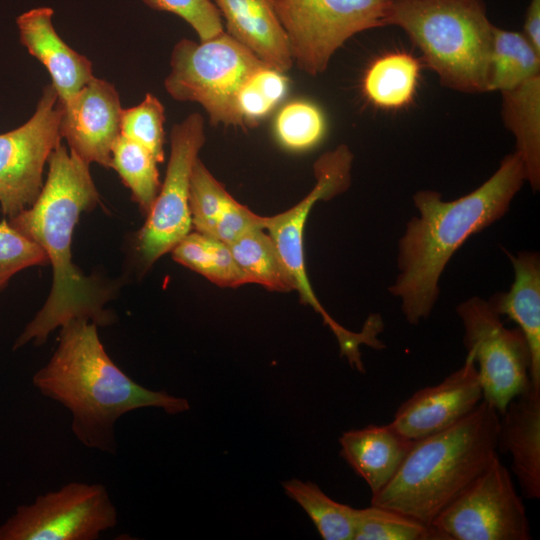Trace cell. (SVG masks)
<instances>
[{
    "label": "cell",
    "instance_id": "6da1fadb",
    "mask_svg": "<svg viewBox=\"0 0 540 540\" xmlns=\"http://www.w3.org/2000/svg\"><path fill=\"white\" fill-rule=\"evenodd\" d=\"M47 162L48 176L38 198L9 220L47 255L53 270L52 289L44 306L17 337L13 350L29 342L43 344L53 330L71 319L85 318L97 326L112 321L103 309L105 296L71 259L74 226L80 214L99 201L89 163L61 143Z\"/></svg>",
    "mask_w": 540,
    "mask_h": 540
},
{
    "label": "cell",
    "instance_id": "7a4b0ae2",
    "mask_svg": "<svg viewBox=\"0 0 540 540\" xmlns=\"http://www.w3.org/2000/svg\"><path fill=\"white\" fill-rule=\"evenodd\" d=\"M525 182L524 163L514 151L481 186L456 200L444 201L435 190L414 194L419 216L407 222L399 240V274L389 287L408 323L418 325L430 316L451 257L470 236L506 214Z\"/></svg>",
    "mask_w": 540,
    "mask_h": 540
},
{
    "label": "cell",
    "instance_id": "3957f363",
    "mask_svg": "<svg viewBox=\"0 0 540 540\" xmlns=\"http://www.w3.org/2000/svg\"><path fill=\"white\" fill-rule=\"evenodd\" d=\"M32 382L70 411L72 432L82 445L110 454L117 452L115 424L124 414L148 407L171 415L190 409L187 399L132 380L105 351L97 324L85 318L61 326L56 350Z\"/></svg>",
    "mask_w": 540,
    "mask_h": 540
},
{
    "label": "cell",
    "instance_id": "277c9868",
    "mask_svg": "<svg viewBox=\"0 0 540 540\" xmlns=\"http://www.w3.org/2000/svg\"><path fill=\"white\" fill-rule=\"evenodd\" d=\"M499 413L482 400L452 426L413 442L371 504L431 525L497 455Z\"/></svg>",
    "mask_w": 540,
    "mask_h": 540
},
{
    "label": "cell",
    "instance_id": "5b68a950",
    "mask_svg": "<svg viewBox=\"0 0 540 540\" xmlns=\"http://www.w3.org/2000/svg\"><path fill=\"white\" fill-rule=\"evenodd\" d=\"M390 25L407 34L441 85L488 92L494 25L483 0H391Z\"/></svg>",
    "mask_w": 540,
    "mask_h": 540
},
{
    "label": "cell",
    "instance_id": "8992f818",
    "mask_svg": "<svg viewBox=\"0 0 540 540\" xmlns=\"http://www.w3.org/2000/svg\"><path fill=\"white\" fill-rule=\"evenodd\" d=\"M353 153L345 144L322 154L314 163L316 183L299 203L283 213L264 217V228L272 238L277 250L291 275L295 290L301 301L320 314L324 324L334 333L341 355L349 364L363 372L360 346L368 345L380 349L383 343L377 339L381 329L377 322L367 319L360 332H352L337 323L324 309L308 280L303 250V232L313 205L320 200H329L345 192L351 184Z\"/></svg>",
    "mask_w": 540,
    "mask_h": 540
},
{
    "label": "cell",
    "instance_id": "52a82bcc",
    "mask_svg": "<svg viewBox=\"0 0 540 540\" xmlns=\"http://www.w3.org/2000/svg\"><path fill=\"white\" fill-rule=\"evenodd\" d=\"M170 66L164 87L174 100L199 103L211 125L247 128L238 93L254 73L268 66L248 48L226 31L200 42L184 38L173 47Z\"/></svg>",
    "mask_w": 540,
    "mask_h": 540
},
{
    "label": "cell",
    "instance_id": "ba28073f",
    "mask_svg": "<svg viewBox=\"0 0 540 540\" xmlns=\"http://www.w3.org/2000/svg\"><path fill=\"white\" fill-rule=\"evenodd\" d=\"M391 0H273L293 64L317 76L353 35L386 26Z\"/></svg>",
    "mask_w": 540,
    "mask_h": 540
},
{
    "label": "cell",
    "instance_id": "9c48e42d",
    "mask_svg": "<svg viewBox=\"0 0 540 540\" xmlns=\"http://www.w3.org/2000/svg\"><path fill=\"white\" fill-rule=\"evenodd\" d=\"M463 325V344L474 357L483 400L499 415L530 382L531 356L517 328L504 326L487 300L474 296L456 308Z\"/></svg>",
    "mask_w": 540,
    "mask_h": 540
},
{
    "label": "cell",
    "instance_id": "30bf717a",
    "mask_svg": "<svg viewBox=\"0 0 540 540\" xmlns=\"http://www.w3.org/2000/svg\"><path fill=\"white\" fill-rule=\"evenodd\" d=\"M443 540H530V525L511 474L496 455L432 521Z\"/></svg>",
    "mask_w": 540,
    "mask_h": 540
},
{
    "label": "cell",
    "instance_id": "8fae6325",
    "mask_svg": "<svg viewBox=\"0 0 540 540\" xmlns=\"http://www.w3.org/2000/svg\"><path fill=\"white\" fill-rule=\"evenodd\" d=\"M117 518L104 485L70 482L17 506L0 525V540H96Z\"/></svg>",
    "mask_w": 540,
    "mask_h": 540
},
{
    "label": "cell",
    "instance_id": "7c38bea8",
    "mask_svg": "<svg viewBox=\"0 0 540 540\" xmlns=\"http://www.w3.org/2000/svg\"><path fill=\"white\" fill-rule=\"evenodd\" d=\"M62 105L52 84L43 88L36 110L23 125L0 134V205L12 219L34 204L43 169L61 143Z\"/></svg>",
    "mask_w": 540,
    "mask_h": 540
},
{
    "label": "cell",
    "instance_id": "4fadbf2b",
    "mask_svg": "<svg viewBox=\"0 0 540 540\" xmlns=\"http://www.w3.org/2000/svg\"><path fill=\"white\" fill-rule=\"evenodd\" d=\"M205 141L204 118L199 113L172 127L166 177L138 237V249L147 265L172 251L190 233V178Z\"/></svg>",
    "mask_w": 540,
    "mask_h": 540
},
{
    "label": "cell",
    "instance_id": "5bb4252c",
    "mask_svg": "<svg viewBox=\"0 0 540 540\" xmlns=\"http://www.w3.org/2000/svg\"><path fill=\"white\" fill-rule=\"evenodd\" d=\"M482 400L476 363L473 355L467 353L463 365L442 382L422 388L405 400L390 424L416 441L457 423Z\"/></svg>",
    "mask_w": 540,
    "mask_h": 540
},
{
    "label": "cell",
    "instance_id": "9a60e30c",
    "mask_svg": "<svg viewBox=\"0 0 540 540\" xmlns=\"http://www.w3.org/2000/svg\"><path fill=\"white\" fill-rule=\"evenodd\" d=\"M122 110L116 88L94 77L62 105L61 137L85 162L110 167Z\"/></svg>",
    "mask_w": 540,
    "mask_h": 540
},
{
    "label": "cell",
    "instance_id": "2e32d148",
    "mask_svg": "<svg viewBox=\"0 0 540 540\" xmlns=\"http://www.w3.org/2000/svg\"><path fill=\"white\" fill-rule=\"evenodd\" d=\"M50 7H37L16 19L21 44L48 70L59 102L67 103L94 78L91 61L73 50L56 32Z\"/></svg>",
    "mask_w": 540,
    "mask_h": 540
},
{
    "label": "cell",
    "instance_id": "e0dca14e",
    "mask_svg": "<svg viewBox=\"0 0 540 540\" xmlns=\"http://www.w3.org/2000/svg\"><path fill=\"white\" fill-rule=\"evenodd\" d=\"M499 420L497 449L511 456L522 494L540 498V388L531 382L514 397Z\"/></svg>",
    "mask_w": 540,
    "mask_h": 540
},
{
    "label": "cell",
    "instance_id": "ac0fdd59",
    "mask_svg": "<svg viewBox=\"0 0 540 540\" xmlns=\"http://www.w3.org/2000/svg\"><path fill=\"white\" fill-rule=\"evenodd\" d=\"M227 33L269 67L285 73L293 66L286 33L273 0H215Z\"/></svg>",
    "mask_w": 540,
    "mask_h": 540
},
{
    "label": "cell",
    "instance_id": "d6986e66",
    "mask_svg": "<svg viewBox=\"0 0 540 540\" xmlns=\"http://www.w3.org/2000/svg\"><path fill=\"white\" fill-rule=\"evenodd\" d=\"M413 442L390 423L371 424L344 432L339 438L340 455L373 495L392 479Z\"/></svg>",
    "mask_w": 540,
    "mask_h": 540
},
{
    "label": "cell",
    "instance_id": "ffe728a7",
    "mask_svg": "<svg viewBox=\"0 0 540 540\" xmlns=\"http://www.w3.org/2000/svg\"><path fill=\"white\" fill-rule=\"evenodd\" d=\"M508 257L514 281L507 292L488 300L500 316L513 320L523 333L531 356L530 382L540 388V258L536 252L522 251Z\"/></svg>",
    "mask_w": 540,
    "mask_h": 540
},
{
    "label": "cell",
    "instance_id": "44dd1931",
    "mask_svg": "<svg viewBox=\"0 0 540 540\" xmlns=\"http://www.w3.org/2000/svg\"><path fill=\"white\" fill-rule=\"evenodd\" d=\"M501 115L514 135L515 152L524 163L526 181L533 191L540 188V75L501 91Z\"/></svg>",
    "mask_w": 540,
    "mask_h": 540
},
{
    "label": "cell",
    "instance_id": "7402d4cb",
    "mask_svg": "<svg viewBox=\"0 0 540 540\" xmlns=\"http://www.w3.org/2000/svg\"><path fill=\"white\" fill-rule=\"evenodd\" d=\"M420 64L412 55L393 52L376 59L363 79L367 98L383 109H399L413 98Z\"/></svg>",
    "mask_w": 540,
    "mask_h": 540
},
{
    "label": "cell",
    "instance_id": "603a6c76",
    "mask_svg": "<svg viewBox=\"0 0 540 540\" xmlns=\"http://www.w3.org/2000/svg\"><path fill=\"white\" fill-rule=\"evenodd\" d=\"M264 228H254L228 244L233 257L247 276L249 283H257L269 290H295L289 274L272 238Z\"/></svg>",
    "mask_w": 540,
    "mask_h": 540
},
{
    "label": "cell",
    "instance_id": "cb8c5ba5",
    "mask_svg": "<svg viewBox=\"0 0 540 540\" xmlns=\"http://www.w3.org/2000/svg\"><path fill=\"white\" fill-rule=\"evenodd\" d=\"M172 254L175 261L219 286L249 283L229 245L212 236L197 231L189 233L172 249Z\"/></svg>",
    "mask_w": 540,
    "mask_h": 540
},
{
    "label": "cell",
    "instance_id": "d4e9b609",
    "mask_svg": "<svg viewBox=\"0 0 540 540\" xmlns=\"http://www.w3.org/2000/svg\"><path fill=\"white\" fill-rule=\"evenodd\" d=\"M540 75V53L523 33L493 27L488 92L512 89Z\"/></svg>",
    "mask_w": 540,
    "mask_h": 540
},
{
    "label": "cell",
    "instance_id": "484cf974",
    "mask_svg": "<svg viewBox=\"0 0 540 540\" xmlns=\"http://www.w3.org/2000/svg\"><path fill=\"white\" fill-rule=\"evenodd\" d=\"M282 485L286 495L308 514L324 540H353L356 509L334 501L310 481L291 479Z\"/></svg>",
    "mask_w": 540,
    "mask_h": 540
},
{
    "label": "cell",
    "instance_id": "4316f807",
    "mask_svg": "<svg viewBox=\"0 0 540 540\" xmlns=\"http://www.w3.org/2000/svg\"><path fill=\"white\" fill-rule=\"evenodd\" d=\"M157 160L140 144L119 135L111 153V165L130 189L133 199L150 211L161 188Z\"/></svg>",
    "mask_w": 540,
    "mask_h": 540
},
{
    "label": "cell",
    "instance_id": "83f0119b",
    "mask_svg": "<svg viewBox=\"0 0 540 540\" xmlns=\"http://www.w3.org/2000/svg\"><path fill=\"white\" fill-rule=\"evenodd\" d=\"M353 540H443V537L431 525L371 504L356 509Z\"/></svg>",
    "mask_w": 540,
    "mask_h": 540
},
{
    "label": "cell",
    "instance_id": "f1b7e54d",
    "mask_svg": "<svg viewBox=\"0 0 540 540\" xmlns=\"http://www.w3.org/2000/svg\"><path fill=\"white\" fill-rule=\"evenodd\" d=\"M234 198L198 158L190 178L189 209L197 232L210 235L214 225Z\"/></svg>",
    "mask_w": 540,
    "mask_h": 540
},
{
    "label": "cell",
    "instance_id": "f546056e",
    "mask_svg": "<svg viewBox=\"0 0 540 540\" xmlns=\"http://www.w3.org/2000/svg\"><path fill=\"white\" fill-rule=\"evenodd\" d=\"M164 122L163 104L156 96L147 93L141 103L122 110L120 134L146 148L158 163H162Z\"/></svg>",
    "mask_w": 540,
    "mask_h": 540
},
{
    "label": "cell",
    "instance_id": "4dcf8cb0",
    "mask_svg": "<svg viewBox=\"0 0 540 540\" xmlns=\"http://www.w3.org/2000/svg\"><path fill=\"white\" fill-rule=\"evenodd\" d=\"M275 133L279 142L288 149L305 150L316 145L325 133L322 111L308 101L286 104L275 119Z\"/></svg>",
    "mask_w": 540,
    "mask_h": 540
},
{
    "label": "cell",
    "instance_id": "1f68e13d",
    "mask_svg": "<svg viewBox=\"0 0 540 540\" xmlns=\"http://www.w3.org/2000/svg\"><path fill=\"white\" fill-rule=\"evenodd\" d=\"M47 262L48 257L40 246L6 219L0 222V291L19 271Z\"/></svg>",
    "mask_w": 540,
    "mask_h": 540
},
{
    "label": "cell",
    "instance_id": "d6a6232c",
    "mask_svg": "<svg viewBox=\"0 0 540 540\" xmlns=\"http://www.w3.org/2000/svg\"><path fill=\"white\" fill-rule=\"evenodd\" d=\"M148 7L173 13L185 20L200 41L212 39L222 32V17L210 0H142Z\"/></svg>",
    "mask_w": 540,
    "mask_h": 540
},
{
    "label": "cell",
    "instance_id": "836d02e7",
    "mask_svg": "<svg viewBox=\"0 0 540 540\" xmlns=\"http://www.w3.org/2000/svg\"><path fill=\"white\" fill-rule=\"evenodd\" d=\"M254 228H264V217L233 199L217 219L209 236L230 244Z\"/></svg>",
    "mask_w": 540,
    "mask_h": 540
},
{
    "label": "cell",
    "instance_id": "e575fe53",
    "mask_svg": "<svg viewBox=\"0 0 540 540\" xmlns=\"http://www.w3.org/2000/svg\"><path fill=\"white\" fill-rule=\"evenodd\" d=\"M237 105L247 127L255 126L260 119L267 116L274 109V106L253 84L251 79L240 89L237 96Z\"/></svg>",
    "mask_w": 540,
    "mask_h": 540
},
{
    "label": "cell",
    "instance_id": "d590c367",
    "mask_svg": "<svg viewBox=\"0 0 540 540\" xmlns=\"http://www.w3.org/2000/svg\"><path fill=\"white\" fill-rule=\"evenodd\" d=\"M250 79L274 107L287 93L288 79L284 73L271 67L261 68Z\"/></svg>",
    "mask_w": 540,
    "mask_h": 540
},
{
    "label": "cell",
    "instance_id": "8d00e7d4",
    "mask_svg": "<svg viewBox=\"0 0 540 540\" xmlns=\"http://www.w3.org/2000/svg\"><path fill=\"white\" fill-rule=\"evenodd\" d=\"M523 35L540 53V0H531L526 9Z\"/></svg>",
    "mask_w": 540,
    "mask_h": 540
}]
</instances>
